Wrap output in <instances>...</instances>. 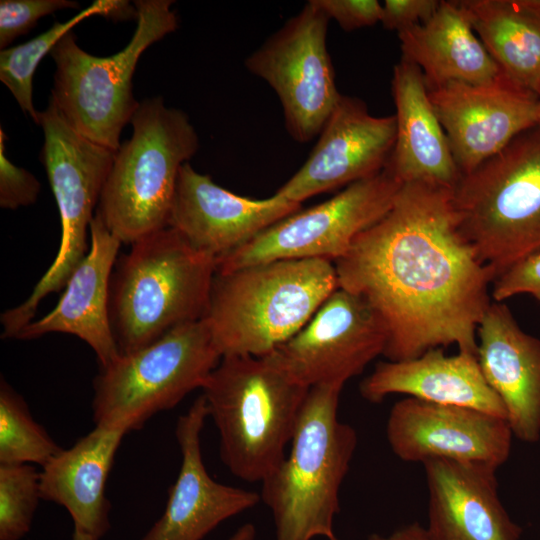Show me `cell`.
I'll return each mask as SVG.
<instances>
[{
	"label": "cell",
	"mask_w": 540,
	"mask_h": 540,
	"mask_svg": "<svg viewBox=\"0 0 540 540\" xmlns=\"http://www.w3.org/2000/svg\"><path fill=\"white\" fill-rule=\"evenodd\" d=\"M387 329L361 296L338 287L312 318L266 357L300 384L342 385L383 355Z\"/></svg>",
	"instance_id": "4fadbf2b"
},
{
	"label": "cell",
	"mask_w": 540,
	"mask_h": 540,
	"mask_svg": "<svg viewBox=\"0 0 540 540\" xmlns=\"http://www.w3.org/2000/svg\"><path fill=\"white\" fill-rule=\"evenodd\" d=\"M101 16L110 20H137L138 11L135 5L126 0H105V10Z\"/></svg>",
	"instance_id": "d590c367"
},
{
	"label": "cell",
	"mask_w": 540,
	"mask_h": 540,
	"mask_svg": "<svg viewBox=\"0 0 540 540\" xmlns=\"http://www.w3.org/2000/svg\"><path fill=\"white\" fill-rule=\"evenodd\" d=\"M398 38L402 57L419 67L427 88L484 84L503 74L459 0L440 1L428 21L398 32Z\"/></svg>",
	"instance_id": "d4e9b609"
},
{
	"label": "cell",
	"mask_w": 540,
	"mask_h": 540,
	"mask_svg": "<svg viewBox=\"0 0 540 540\" xmlns=\"http://www.w3.org/2000/svg\"><path fill=\"white\" fill-rule=\"evenodd\" d=\"M338 287L334 262L326 259L216 272L205 319L221 357H263L295 335Z\"/></svg>",
	"instance_id": "7a4b0ae2"
},
{
	"label": "cell",
	"mask_w": 540,
	"mask_h": 540,
	"mask_svg": "<svg viewBox=\"0 0 540 540\" xmlns=\"http://www.w3.org/2000/svg\"><path fill=\"white\" fill-rule=\"evenodd\" d=\"M342 389L309 388L289 452L261 482L276 540H337L340 489L358 443L356 430L338 418Z\"/></svg>",
	"instance_id": "3957f363"
},
{
	"label": "cell",
	"mask_w": 540,
	"mask_h": 540,
	"mask_svg": "<svg viewBox=\"0 0 540 540\" xmlns=\"http://www.w3.org/2000/svg\"><path fill=\"white\" fill-rule=\"evenodd\" d=\"M105 0H96L65 22H54L45 32L0 52V80L14 96L21 110L39 125V113L33 104V77L41 60L58 41L78 23L93 15H102Z\"/></svg>",
	"instance_id": "4316f807"
},
{
	"label": "cell",
	"mask_w": 540,
	"mask_h": 540,
	"mask_svg": "<svg viewBox=\"0 0 540 540\" xmlns=\"http://www.w3.org/2000/svg\"><path fill=\"white\" fill-rule=\"evenodd\" d=\"M428 490L427 530L437 540H519L522 528L504 508L497 467L436 459L423 463Z\"/></svg>",
	"instance_id": "d6986e66"
},
{
	"label": "cell",
	"mask_w": 540,
	"mask_h": 540,
	"mask_svg": "<svg viewBox=\"0 0 540 540\" xmlns=\"http://www.w3.org/2000/svg\"><path fill=\"white\" fill-rule=\"evenodd\" d=\"M72 540H95L90 535L74 528Z\"/></svg>",
	"instance_id": "74e56055"
},
{
	"label": "cell",
	"mask_w": 540,
	"mask_h": 540,
	"mask_svg": "<svg viewBox=\"0 0 540 540\" xmlns=\"http://www.w3.org/2000/svg\"><path fill=\"white\" fill-rule=\"evenodd\" d=\"M391 86L396 108V140L387 166L403 184L424 182L455 190L462 173L431 103L421 70L401 57L394 66Z\"/></svg>",
	"instance_id": "603a6c76"
},
{
	"label": "cell",
	"mask_w": 540,
	"mask_h": 540,
	"mask_svg": "<svg viewBox=\"0 0 540 540\" xmlns=\"http://www.w3.org/2000/svg\"><path fill=\"white\" fill-rule=\"evenodd\" d=\"M477 36L517 85L540 90V0H459Z\"/></svg>",
	"instance_id": "484cf974"
},
{
	"label": "cell",
	"mask_w": 540,
	"mask_h": 540,
	"mask_svg": "<svg viewBox=\"0 0 540 540\" xmlns=\"http://www.w3.org/2000/svg\"><path fill=\"white\" fill-rule=\"evenodd\" d=\"M41 498L40 472L31 464H0V540H20Z\"/></svg>",
	"instance_id": "f1b7e54d"
},
{
	"label": "cell",
	"mask_w": 540,
	"mask_h": 540,
	"mask_svg": "<svg viewBox=\"0 0 540 540\" xmlns=\"http://www.w3.org/2000/svg\"><path fill=\"white\" fill-rule=\"evenodd\" d=\"M205 318L179 326L137 350L120 353L93 381L95 425L126 433L202 389L221 360Z\"/></svg>",
	"instance_id": "9c48e42d"
},
{
	"label": "cell",
	"mask_w": 540,
	"mask_h": 540,
	"mask_svg": "<svg viewBox=\"0 0 540 540\" xmlns=\"http://www.w3.org/2000/svg\"><path fill=\"white\" fill-rule=\"evenodd\" d=\"M368 540H437L419 523L406 525L389 535L372 534Z\"/></svg>",
	"instance_id": "e575fe53"
},
{
	"label": "cell",
	"mask_w": 540,
	"mask_h": 540,
	"mask_svg": "<svg viewBox=\"0 0 540 540\" xmlns=\"http://www.w3.org/2000/svg\"><path fill=\"white\" fill-rule=\"evenodd\" d=\"M329 20L310 0L245 60L277 94L287 132L299 143L319 135L341 97L327 50Z\"/></svg>",
	"instance_id": "7c38bea8"
},
{
	"label": "cell",
	"mask_w": 540,
	"mask_h": 540,
	"mask_svg": "<svg viewBox=\"0 0 540 540\" xmlns=\"http://www.w3.org/2000/svg\"><path fill=\"white\" fill-rule=\"evenodd\" d=\"M202 390L220 457L236 477L262 482L285 457L309 388L266 356H224Z\"/></svg>",
	"instance_id": "5b68a950"
},
{
	"label": "cell",
	"mask_w": 540,
	"mask_h": 540,
	"mask_svg": "<svg viewBox=\"0 0 540 540\" xmlns=\"http://www.w3.org/2000/svg\"><path fill=\"white\" fill-rule=\"evenodd\" d=\"M131 245L109 290V318L120 353L205 318L217 266L216 258L169 226Z\"/></svg>",
	"instance_id": "277c9868"
},
{
	"label": "cell",
	"mask_w": 540,
	"mask_h": 540,
	"mask_svg": "<svg viewBox=\"0 0 540 540\" xmlns=\"http://www.w3.org/2000/svg\"><path fill=\"white\" fill-rule=\"evenodd\" d=\"M454 204L460 231L494 280L540 250V125L462 176Z\"/></svg>",
	"instance_id": "52a82bcc"
},
{
	"label": "cell",
	"mask_w": 540,
	"mask_h": 540,
	"mask_svg": "<svg viewBox=\"0 0 540 540\" xmlns=\"http://www.w3.org/2000/svg\"><path fill=\"white\" fill-rule=\"evenodd\" d=\"M334 265L338 286L365 299L385 323L387 360L452 344L477 356L494 277L460 231L453 189L404 183L391 209Z\"/></svg>",
	"instance_id": "6da1fadb"
},
{
	"label": "cell",
	"mask_w": 540,
	"mask_h": 540,
	"mask_svg": "<svg viewBox=\"0 0 540 540\" xmlns=\"http://www.w3.org/2000/svg\"><path fill=\"white\" fill-rule=\"evenodd\" d=\"M171 0H137L136 30L127 46L108 57L80 48L75 34H65L52 49L56 70L51 100L67 123L80 135L113 151L131 122L139 102L132 78L143 52L176 30Z\"/></svg>",
	"instance_id": "ba28073f"
},
{
	"label": "cell",
	"mask_w": 540,
	"mask_h": 540,
	"mask_svg": "<svg viewBox=\"0 0 540 540\" xmlns=\"http://www.w3.org/2000/svg\"><path fill=\"white\" fill-rule=\"evenodd\" d=\"M363 399L380 403L392 394L477 409L506 418L505 407L485 380L477 356L445 355L441 347L400 361H381L359 386Z\"/></svg>",
	"instance_id": "7402d4cb"
},
{
	"label": "cell",
	"mask_w": 540,
	"mask_h": 540,
	"mask_svg": "<svg viewBox=\"0 0 540 540\" xmlns=\"http://www.w3.org/2000/svg\"><path fill=\"white\" fill-rule=\"evenodd\" d=\"M437 0H386L382 4L381 23L398 32L428 21L435 13Z\"/></svg>",
	"instance_id": "836d02e7"
},
{
	"label": "cell",
	"mask_w": 540,
	"mask_h": 540,
	"mask_svg": "<svg viewBox=\"0 0 540 540\" xmlns=\"http://www.w3.org/2000/svg\"><path fill=\"white\" fill-rule=\"evenodd\" d=\"M477 360L498 395L513 436L540 439V340L521 329L504 302H491L478 329Z\"/></svg>",
	"instance_id": "ffe728a7"
},
{
	"label": "cell",
	"mask_w": 540,
	"mask_h": 540,
	"mask_svg": "<svg viewBox=\"0 0 540 540\" xmlns=\"http://www.w3.org/2000/svg\"><path fill=\"white\" fill-rule=\"evenodd\" d=\"M126 432L95 425L68 449H62L40 472L41 498L63 506L74 528L95 540L110 529L105 487Z\"/></svg>",
	"instance_id": "cb8c5ba5"
},
{
	"label": "cell",
	"mask_w": 540,
	"mask_h": 540,
	"mask_svg": "<svg viewBox=\"0 0 540 540\" xmlns=\"http://www.w3.org/2000/svg\"><path fill=\"white\" fill-rule=\"evenodd\" d=\"M207 417L201 394L178 418L179 473L162 516L141 540H202L220 523L261 500L257 492L219 483L209 475L201 453V432Z\"/></svg>",
	"instance_id": "ac0fdd59"
},
{
	"label": "cell",
	"mask_w": 540,
	"mask_h": 540,
	"mask_svg": "<svg viewBox=\"0 0 540 540\" xmlns=\"http://www.w3.org/2000/svg\"><path fill=\"white\" fill-rule=\"evenodd\" d=\"M39 125L44 134L40 158L58 206L61 242L54 261L30 296L1 315L2 338L6 339H16L33 321L41 300L64 288L88 253L87 230L116 153L76 132L51 99L39 113Z\"/></svg>",
	"instance_id": "30bf717a"
},
{
	"label": "cell",
	"mask_w": 540,
	"mask_h": 540,
	"mask_svg": "<svg viewBox=\"0 0 540 540\" xmlns=\"http://www.w3.org/2000/svg\"><path fill=\"white\" fill-rule=\"evenodd\" d=\"M386 437L392 452L405 462L448 459L498 468L510 456L513 433L504 418L406 397L392 406Z\"/></svg>",
	"instance_id": "9a60e30c"
},
{
	"label": "cell",
	"mask_w": 540,
	"mask_h": 540,
	"mask_svg": "<svg viewBox=\"0 0 540 540\" xmlns=\"http://www.w3.org/2000/svg\"><path fill=\"white\" fill-rule=\"evenodd\" d=\"M300 208L276 193L265 199L237 195L187 162L179 172L168 226L217 260Z\"/></svg>",
	"instance_id": "e0dca14e"
},
{
	"label": "cell",
	"mask_w": 540,
	"mask_h": 540,
	"mask_svg": "<svg viewBox=\"0 0 540 540\" xmlns=\"http://www.w3.org/2000/svg\"><path fill=\"white\" fill-rule=\"evenodd\" d=\"M71 0H1L0 48L10 47L19 36L27 34L41 17L66 8H78Z\"/></svg>",
	"instance_id": "f546056e"
},
{
	"label": "cell",
	"mask_w": 540,
	"mask_h": 540,
	"mask_svg": "<svg viewBox=\"0 0 540 540\" xmlns=\"http://www.w3.org/2000/svg\"><path fill=\"white\" fill-rule=\"evenodd\" d=\"M396 119L373 116L358 98L341 95L300 169L276 194L301 204L383 171L392 156Z\"/></svg>",
	"instance_id": "2e32d148"
},
{
	"label": "cell",
	"mask_w": 540,
	"mask_h": 540,
	"mask_svg": "<svg viewBox=\"0 0 540 540\" xmlns=\"http://www.w3.org/2000/svg\"><path fill=\"white\" fill-rule=\"evenodd\" d=\"M130 123L132 136L115 153L96 209L126 244L168 227L180 169L199 147L189 117L161 97L139 102Z\"/></svg>",
	"instance_id": "8992f818"
},
{
	"label": "cell",
	"mask_w": 540,
	"mask_h": 540,
	"mask_svg": "<svg viewBox=\"0 0 540 540\" xmlns=\"http://www.w3.org/2000/svg\"><path fill=\"white\" fill-rule=\"evenodd\" d=\"M62 449L34 420L23 397L1 378L0 464L44 467Z\"/></svg>",
	"instance_id": "83f0119b"
},
{
	"label": "cell",
	"mask_w": 540,
	"mask_h": 540,
	"mask_svg": "<svg viewBox=\"0 0 540 540\" xmlns=\"http://www.w3.org/2000/svg\"><path fill=\"white\" fill-rule=\"evenodd\" d=\"M90 234L89 251L72 272L57 305L27 324L16 339L31 340L48 333L74 335L93 349L99 367H104L120 354L109 318V290L122 242L109 231L97 210Z\"/></svg>",
	"instance_id": "44dd1931"
},
{
	"label": "cell",
	"mask_w": 540,
	"mask_h": 540,
	"mask_svg": "<svg viewBox=\"0 0 540 540\" xmlns=\"http://www.w3.org/2000/svg\"><path fill=\"white\" fill-rule=\"evenodd\" d=\"M493 284L491 296L495 302L530 294L540 303V250L511 265Z\"/></svg>",
	"instance_id": "1f68e13d"
},
{
	"label": "cell",
	"mask_w": 540,
	"mask_h": 540,
	"mask_svg": "<svg viewBox=\"0 0 540 540\" xmlns=\"http://www.w3.org/2000/svg\"><path fill=\"white\" fill-rule=\"evenodd\" d=\"M6 140V134L0 128V207L14 210L35 203L41 185L32 173L7 158Z\"/></svg>",
	"instance_id": "4dcf8cb0"
},
{
	"label": "cell",
	"mask_w": 540,
	"mask_h": 540,
	"mask_svg": "<svg viewBox=\"0 0 540 540\" xmlns=\"http://www.w3.org/2000/svg\"><path fill=\"white\" fill-rule=\"evenodd\" d=\"M256 528L251 523L243 524L228 540H254Z\"/></svg>",
	"instance_id": "8d00e7d4"
},
{
	"label": "cell",
	"mask_w": 540,
	"mask_h": 540,
	"mask_svg": "<svg viewBox=\"0 0 540 540\" xmlns=\"http://www.w3.org/2000/svg\"><path fill=\"white\" fill-rule=\"evenodd\" d=\"M428 93L462 176L537 125V95L504 73L489 83L452 82Z\"/></svg>",
	"instance_id": "5bb4252c"
},
{
	"label": "cell",
	"mask_w": 540,
	"mask_h": 540,
	"mask_svg": "<svg viewBox=\"0 0 540 540\" xmlns=\"http://www.w3.org/2000/svg\"><path fill=\"white\" fill-rule=\"evenodd\" d=\"M331 20L345 31L372 26L381 21L382 4L377 0H314Z\"/></svg>",
	"instance_id": "d6a6232c"
},
{
	"label": "cell",
	"mask_w": 540,
	"mask_h": 540,
	"mask_svg": "<svg viewBox=\"0 0 540 540\" xmlns=\"http://www.w3.org/2000/svg\"><path fill=\"white\" fill-rule=\"evenodd\" d=\"M536 120H537V125H540V90L537 94Z\"/></svg>",
	"instance_id": "f35d334b"
},
{
	"label": "cell",
	"mask_w": 540,
	"mask_h": 540,
	"mask_svg": "<svg viewBox=\"0 0 540 540\" xmlns=\"http://www.w3.org/2000/svg\"><path fill=\"white\" fill-rule=\"evenodd\" d=\"M387 166L354 182L332 198L271 225L242 247L216 260V272L281 259L336 262L364 230L393 206L402 187Z\"/></svg>",
	"instance_id": "8fae6325"
}]
</instances>
